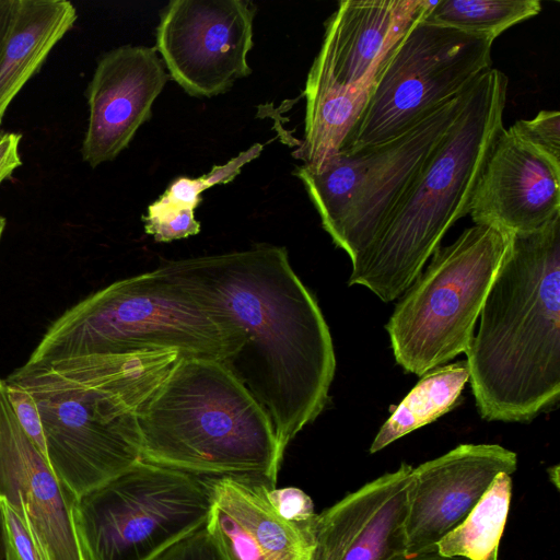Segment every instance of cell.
<instances>
[{
	"mask_svg": "<svg viewBox=\"0 0 560 560\" xmlns=\"http://www.w3.org/2000/svg\"><path fill=\"white\" fill-rule=\"evenodd\" d=\"M413 467L401 463L317 514L310 560H390L407 553Z\"/></svg>",
	"mask_w": 560,
	"mask_h": 560,
	"instance_id": "9a60e30c",
	"label": "cell"
},
{
	"mask_svg": "<svg viewBox=\"0 0 560 560\" xmlns=\"http://www.w3.org/2000/svg\"><path fill=\"white\" fill-rule=\"evenodd\" d=\"M211 509L205 476L139 460L77 500L88 560H152L205 526Z\"/></svg>",
	"mask_w": 560,
	"mask_h": 560,
	"instance_id": "9c48e42d",
	"label": "cell"
},
{
	"mask_svg": "<svg viewBox=\"0 0 560 560\" xmlns=\"http://www.w3.org/2000/svg\"><path fill=\"white\" fill-rule=\"evenodd\" d=\"M516 468V453L499 444H460L413 468L407 553L435 546L463 523L499 474Z\"/></svg>",
	"mask_w": 560,
	"mask_h": 560,
	"instance_id": "4fadbf2b",
	"label": "cell"
},
{
	"mask_svg": "<svg viewBox=\"0 0 560 560\" xmlns=\"http://www.w3.org/2000/svg\"><path fill=\"white\" fill-rule=\"evenodd\" d=\"M152 560H225L214 539L206 528L183 537Z\"/></svg>",
	"mask_w": 560,
	"mask_h": 560,
	"instance_id": "f1b7e54d",
	"label": "cell"
},
{
	"mask_svg": "<svg viewBox=\"0 0 560 560\" xmlns=\"http://www.w3.org/2000/svg\"><path fill=\"white\" fill-rule=\"evenodd\" d=\"M13 7L14 0H0V51L10 26Z\"/></svg>",
	"mask_w": 560,
	"mask_h": 560,
	"instance_id": "d6a6232c",
	"label": "cell"
},
{
	"mask_svg": "<svg viewBox=\"0 0 560 560\" xmlns=\"http://www.w3.org/2000/svg\"><path fill=\"white\" fill-rule=\"evenodd\" d=\"M180 354L173 349L26 361L8 377L36 402L46 457L79 498L139 460V412Z\"/></svg>",
	"mask_w": 560,
	"mask_h": 560,
	"instance_id": "3957f363",
	"label": "cell"
},
{
	"mask_svg": "<svg viewBox=\"0 0 560 560\" xmlns=\"http://www.w3.org/2000/svg\"><path fill=\"white\" fill-rule=\"evenodd\" d=\"M508 85V77L490 68L468 88L442 142L352 262L349 285L394 301L419 276L448 229L468 214L486 160L504 128Z\"/></svg>",
	"mask_w": 560,
	"mask_h": 560,
	"instance_id": "277c9868",
	"label": "cell"
},
{
	"mask_svg": "<svg viewBox=\"0 0 560 560\" xmlns=\"http://www.w3.org/2000/svg\"><path fill=\"white\" fill-rule=\"evenodd\" d=\"M168 73L153 47L125 45L98 60L88 85L89 122L81 147L91 167L113 161L152 114Z\"/></svg>",
	"mask_w": 560,
	"mask_h": 560,
	"instance_id": "5bb4252c",
	"label": "cell"
},
{
	"mask_svg": "<svg viewBox=\"0 0 560 560\" xmlns=\"http://www.w3.org/2000/svg\"><path fill=\"white\" fill-rule=\"evenodd\" d=\"M466 91L388 141L339 151L318 171L300 166L294 172L323 229L351 264L442 142L463 108Z\"/></svg>",
	"mask_w": 560,
	"mask_h": 560,
	"instance_id": "ba28073f",
	"label": "cell"
},
{
	"mask_svg": "<svg viewBox=\"0 0 560 560\" xmlns=\"http://www.w3.org/2000/svg\"><path fill=\"white\" fill-rule=\"evenodd\" d=\"M0 560H9L8 535L3 510L0 504Z\"/></svg>",
	"mask_w": 560,
	"mask_h": 560,
	"instance_id": "836d02e7",
	"label": "cell"
},
{
	"mask_svg": "<svg viewBox=\"0 0 560 560\" xmlns=\"http://www.w3.org/2000/svg\"><path fill=\"white\" fill-rule=\"evenodd\" d=\"M0 499L30 526L48 560H88L75 520L78 498L21 427L0 378Z\"/></svg>",
	"mask_w": 560,
	"mask_h": 560,
	"instance_id": "7c38bea8",
	"label": "cell"
},
{
	"mask_svg": "<svg viewBox=\"0 0 560 560\" xmlns=\"http://www.w3.org/2000/svg\"><path fill=\"white\" fill-rule=\"evenodd\" d=\"M262 148L261 143H255L225 164L213 166L209 173L200 177L180 176L174 179L156 201L161 205L195 211L202 200L201 192L212 186L232 182L245 164L258 158Z\"/></svg>",
	"mask_w": 560,
	"mask_h": 560,
	"instance_id": "cb8c5ba5",
	"label": "cell"
},
{
	"mask_svg": "<svg viewBox=\"0 0 560 560\" xmlns=\"http://www.w3.org/2000/svg\"><path fill=\"white\" fill-rule=\"evenodd\" d=\"M21 139L22 135L18 132L0 133V184L22 165L19 153Z\"/></svg>",
	"mask_w": 560,
	"mask_h": 560,
	"instance_id": "4dcf8cb0",
	"label": "cell"
},
{
	"mask_svg": "<svg viewBox=\"0 0 560 560\" xmlns=\"http://www.w3.org/2000/svg\"><path fill=\"white\" fill-rule=\"evenodd\" d=\"M511 493V475L499 474L463 523L436 544L440 555L468 560H498Z\"/></svg>",
	"mask_w": 560,
	"mask_h": 560,
	"instance_id": "7402d4cb",
	"label": "cell"
},
{
	"mask_svg": "<svg viewBox=\"0 0 560 560\" xmlns=\"http://www.w3.org/2000/svg\"><path fill=\"white\" fill-rule=\"evenodd\" d=\"M77 20L67 0H14L0 51V124L12 100Z\"/></svg>",
	"mask_w": 560,
	"mask_h": 560,
	"instance_id": "d6986e66",
	"label": "cell"
},
{
	"mask_svg": "<svg viewBox=\"0 0 560 560\" xmlns=\"http://www.w3.org/2000/svg\"><path fill=\"white\" fill-rule=\"evenodd\" d=\"M4 228H5V219H4V217H2L0 214V241H1Z\"/></svg>",
	"mask_w": 560,
	"mask_h": 560,
	"instance_id": "d590c367",
	"label": "cell"
},
{
	"mask_svg": "<svg viewBox=\"0 0 560 560\" xmlns=\"http://www.w3.org/2000/svg\"><path fill=\"white\" fill-rule=\"evenodd\" d=\"M141 460L196 476L262 475L284 453L250 394L219 362L183 358L139 412Z\"/></svg>",
	"mask_w": 560,
	"mask_h": 560,
	"instance_id": "5b68a950",
	"label": "cell"
},
{
	"mask_svg": "<svg viewBox=\"0 0 560 560\" xmlns=\"http://www.w3.org/2000/svg\"><path fill=\"white\" fill-rule=\"evenodd\" d=\"M390 560H468L463 557H444L438 551L436 545L415 553H404Z\"/></svg>",
	"mask_w": 560,
	"mask_h": 560,
	"instance_id": "1f68e13d",
	"label": "cell"
},
{
	"mask_svg": "<svg viewBox=\"0 0 560 560\" xmlns=\"http://www.w3.org/2000/svg\"><path fill=\"white\" fill-rule=\"evenodd\" d=\"M469 381L466 361L438 366L422 375L374 438L376 453L408 433L432 423L453 409Z\"/></svg>",
	"mask_w": 560,
	"mask_h": 560,
	"instance_id": "44dd1931",
	"label": "cell"
},
{
	"mask_svg": "<svg viewBox=\"0 0 560 560\" xmlns=\"http://www.w3.org/2000/svg\"><path fill=\"white\" fill-rule=\"evenodd\" d=\"M548 471L551 482H553L556 488L559 489V466L556 465L550 467Z\"/></svg>",
	"mask_w": 560,
	"mask_h": 560,
	"instance_id": "e575fe53",
	"label": "cell"
},
{
	"mask_svg": "<svg viewBox=\"0 0 560 560\" xmlns=\"http://www.w3.org/2000/svg\"><path fill=\"white\" fill-rule=\"evenodd\" d=\"M211 493L206 528L225 560H310L317 514L283 520L268 500L275 481L262 475L205 476Z\"/></svg>",
	"mask_w": 560,
	"mask_h": 560,
	"instance_id": "2e32d148",
	"label": "cell"
},
{
	"mask_svg": "<svg viewBox=\"0 0 560 560\" xmlns=\"http://www.w3.org/2000/svg\"><path fill=\"white\" fill-rule=\"evenodd\" d=\"M268 500L278 515L288 522L304 523L316 515L312 499L295 487L270 488Z\"/></svg>",
	"mask_w": 560,
	"mask_h": 560,
	"instance_id": "f546056e",
	"label": "cell"
},
{
	"mask_svg": "<svg viewBox=\"0 0 560 560\" xmlns=\"http://www.w3.org/2000/svg\"><path fill=\"white\" fill-rule=\"evenodd\" d=\"M0 504L7 527L9 560H48L26 522L5 501L0 499Z\"/></svg>",
	"mask_w": 560,
	"mask_h": 560,
	"instance_id": "4316f807",
	"label": "cell"
},
{
	"mask_svg": "<svg viewBox=\"0 0 560 560\" xmlns=\"http://www.w3.org/2000/svg\"><path fill=\"white\" fill-rule=\"evenodd\" d=\"M143 222L145 233L156 242L182 240L200 232L195 211L161 205L156 200L148 207Z\"/></svg>",
	"mask_w": 560,
	"mask_h": 560,
	"instance_id": "484cf974",
	"label": "cell"
},
{
	"mask_svg": "<svg viewBox=\"0 0 560 560\" xmlns=\"http://www.w3.org/2000/svg\"><path fill=\"white\" fill-rule=\"evenodd\" d=\"M371 88H346L312 65L305 90L304 136L293 152L301 166L318 171L341 149L362 114Z\"/></svg>",
	"mask_w": 560,
	"mask_h": 560,
	"instance_id": "ffe728a7",
	"label": "cell"
},
{
	"mask_svg": "<svg viewBox=\"0 0 560 560\" xmlns=\"http://www.w3.org/2000/svg\"><path fill=\"white\" fill-rule=\"evenodd\" d=\"M430 0H345L329 16L313 65L346 88H371L392 51L435 5Z\"/></svg>",
	"mask_w": 560,
	"mask_h": 560,
	"instance_id": "ac0fdd59",
	"label": "cell"
},
{
	"mask_svg": "<svg viewBox=\"0 0 560 560\" xmlns=\"http://www.w3.org/2000/svg\"><path fill=\"white\" fill-rule=\"evenodd\" d=\"M512 236L475 224L434 250L386 324L395 360L406 372L422 376L467 352Z\"/></svg>",
	"mask_w": 560,
	"mask_h": 560,
	"instance_id": "52a82bcc",
	"label": "cell"
},
{
	"mask_svg": "<svg viewBox=\"0 0 560 560\" xmlns=\"http://www.w3.org/2000/svg\"><path fill=\"white\" fill-rule=\"evenodd\" d=\"M4 381L8 398L21 427L46 456L43 427L35 400L30 393L15 381L9 377L4 378Z\"/></svg>",
	"mask_w": 560,
	"mask_h": 560,
	"instance_id": "83f0119b",
	"label": "cell"
},
{
	"mask_svg": "<svg viewBox=\"0 0 560 560\" xmlns=\"http://www.w3.org/2000/svg\"><path fill=\"white\" fill-rule=\"evenodd\" d=\"M475 224L534 232L560 215V173L508 129L498 135L468 207Z\"/></svg>",
	"mask_w": 560,
	"mask_h": 560,
	"instance_id": "e0dca14e",
	"label": "cell"
},
{
	"mask_svg": "<svg viewBox=\"0 0 560 560\" xmlns=\"http://www.w3.org/2000/svg\"><path fill=\"white\" fill-rule=\"evenodd\" d=\"M256 8L243 0H174L161 14L156 51L185 92L212 97L250 73Z\"/></svg>",
	"mask_w": 560,
	"mask_h": 560,
	"instance_id": "8fae6325",
	"label": "cell"
},
{
	"mask_svg": "<svg viewBox=\"0 0 560 560\" xmlns=\"http://www.w3.org/2000/svg\"><path fill=\"white\" fill-rule=\"evenodd\" d=\"M240 342L230 324L159 267L113 282L68 308L27 362L167 349L222 362Z\"/></svg>",
	"mask_w": 560,
	"mask_h": 560,
	"instance_id": "8992f818",
	"label": "cell"
},
{
	"mask_svg": "<svg viewBox=\"0 0 560 560\" xmlns=\"http://www.w3.org/2000/svg\"><path fill=\"white\" fill-rule=\"evenodd\" d=\"M161 268L238 334L220 362L262 408L284 453L324 410L336 371L329 327L284 247L170 261Z\"/></svg>",
	"mask_w": 560,
	"mask_h": 560,
	"instance_id": "6da1fadb",
	"label": "cell"
},
{
	"mask_svg": "<svg viewBox=\"0 0 560 560\" xmlns=\"http://www.w3.org/2000/svg\"><path fill=\"white\" fill-rule=\"evenodd\" d=\"M540 11L538 0H438L424 20L494 40Z\"/></svg>",
	"mask_w": 560,
	"mask_h": 560,
	"instance_id": "603a6c76",
	"label": "cell"
},
{
	"mask_svg": "<svg viewBox=\"0 0 560 560\" xmlns=\"http://www.w3.org/2000/svg\"><path fill=\"white\" fill-rule=\"evenodd\" d=\"M508 130L560 173V113L558 110H540L532 119L515 121Z\"/></svg>",
	"mask_w": 560,
	"mask_h": 560,
	"instance_id": "d4e9b609",
	"label": "cell"
},
{
	"mask_svg": "<svg viewBox=\"0 0 560 560\" xmlns=\"http://www.w3.org/2000/svg\"><path fill=\"white\" fill-rule=\"evenodd\" d=\"M488 37L417 21L396 45L340 151L388 141L491 68Z\"/></svg>",
	"mask_w": 560,
	"mask_h": 560,
	"instance_id": "30bf717a",
	"label": "cell"
},
{
	"mask_svg": "<svg viewBox=\"0 0 560 560\" xmlns=\"http://www.w3.org/2000/svg\"><path fill=\"white\" fill-rule=\"evenodd\" d=\"M466 352L480 416L524 422L560 396V215L513 234Z\"/></svg>",
	"mask_w": 560,
	"mask_h": 560,
	"instance_id": "7a4b0ae2",
	"label": "cell"
}]
</instances>
